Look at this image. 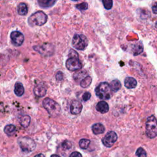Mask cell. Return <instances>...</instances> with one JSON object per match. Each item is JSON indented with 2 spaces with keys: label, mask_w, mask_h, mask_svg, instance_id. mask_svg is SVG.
Segmentation results:
<instances>
[{
  "label": "cell",
  "mask_w": 157,
  "mask_h": 157,
  "mask_svg": "<svg viewBox=\"0 0 157 157\" xmlns=\"http://www.w3.org/2000/svg\"><path fill=\"white\" fill-rule=\"evenodd\" d=\"M95 93L99 99L107 100L111 98L112 91L107 82H101L95 89Z\"/></svg>",
  "instance_id": "1"
},
{
  "label": "cell",
  "mask_w": 157,
  "mask_h": 157,
  "mask_svg": "<svg viewBox=\"0 0 157 157\" xmlns=\"http://www.w3.org/2000/svg\"><path fill=\"white\" fill-rule=\"evenodd\" d=\"M43 106L48 113L52 117H56L61 113L60 105L54 100L47 98L43 101Z\"/></svg>",
  "instance_id": "2"
},
{
  "label": "cell",
  "mask_w": 157,
  "mask_h": 157,
  "mask_svg": "<svg viewBox=\"0 0 157 157\" xmlns=\"http://www.w3.org/2000/svg\"><path fill=\"white\" fill-rule=\"evenodd\" d=\"M145 132L148 137L153 139L157 136V120L155 116H150L145 123Z\"/></svg>",
  "instance_id": "3"
},
{
  "label": "cell",
  "mask_w": 157,
  "mask_h": 157,
  "mask_svg": "<svg viewBox=\"0 0 157 157\" xmlns=\"http://www.w3.org/2000/svg\"><path fill=\"white\" fill-rule=\"evenodd\" d=\"M47 15L42 11H37L28 18L30 26H42L47 21Z\"/></svg>",
  "instance_id": "4"
},
{
  "label": "cell",
  "mask_w": 157,
  "mask_h": 157,
  "mask_svg": "<svg viewBox=\"0 0 157 157\" xmlns=\"http://www.w3.org/2000/svg\"><path fill=\"white\" fill-rule=\"evenodd\" d=\"M18 144L22 151L25 153L31 152L36 148L35 142L28 137H20L18 139Z\"/></svg>",
  "instance_id": "5"
},
{
  "label": "cell",
  "mask_w": 157,
  "mask_h": 157,
  "mask_svg": "<svg viewBox=\"0 0 157 157\" xmlns=\"http://www.w3.org/2000/svg\"><path fill=\"white\" fill-rule=\"evenodd\" d=\"M88 44V41L85 36L76 34L73 36L72 45L74 48L79 50H83L87 47Z\"/></svg>",
  "instance_id": "6"
},
{
  "label": "cell",
  "mask_w": 157,
  "mask_h": 157,
  "mask_svg": "<svg viewBox=\"0 0 157 157\" xmlns=\"http://www.w3.org/2000/svg\"><path fill=\"white\" fill-rule=\"evenodd\" d=\"M66 67L68 70L74 71L80 69L82 67V64L78 58L69 57L66 61Z\"/></svg>",
  "instance_id": "7"
},
{
  "label": "cell",
  "mask_w": 157,
  "mask_h": 157,
  "mask_svg": "<svg viewBox=\"0 0 157 157\" xmlns=\"http://www.w3.org/2000/svg\"><path fill=\"white\" fill-rule=\"evenodd\" d=\"M33 48L34 50L44 56H50L52 55L54 50L53 45L48 44H43L42 45H36L33 47Z\"/></svg>",
  "instance_id": "8"
},
{
  "label": "cell",
  "mask_w": 157,
  "mask_h": 157,
  "mask_svg": "<svg viewBox=\"0 0 157 157\" xmlns=\"http://www.w3.org/2000/svg\"><path fill=\"white\" fill-rule=\"evenodd\" d=\"M117 135L114 131L108 132L102 140V144L107 147H111L117 140Z\"/></svg>",
  "instance_id": "9"
},
{
  "label": "cell",
  "mask_w": 157,
  "mask_h": 157,
  "mask_svg": "<svg viewBox=\"0 0 157 157\" xmlns=\"http://www.w3.org/2000/svg\"><path fill=\"white\" fill-rule=\"evenodd\" d=\"M10 39L12 43L17 47L21 45L24 41L23 34L19 31H12L10 33Z\"/></svg>",
  "instance_id": "10"
},
{
  "label": "cell",
  "mask_w": 157,
  "mask_h": 157,
  "mask_svg": "<svg viewBox=\"0 0 157 157\" xmlns=\"http://www.w3.org/2000/svg\"><path fill=\"white\" fill-rule=\"evenodd\" d=\"M82 108V104L80 102L75 100L72 101L71 104L70 111L71 113L73 115H78L81 112Z\"/></svg>",
  "instance_id": "11"
},
{
  "label": "cell",
  "mask_w": 157,
  "mask_h": 157,
  "mask_svg": "<svg viewBox=\"0 0 157 157\" xmlns=\"http://www.w3.org/2000/svg\"><path fill=\"white\" fill-rule=\"evenodd\" d=\"M34 94L37 97H43L45 96L47 90L44 85L42 84H39L36 85L33 90Z\"/></svg>",
  "instance_id": "12"
},
{
  "label": "cell",
  "mask_w": 157,
  "mask_h": 157,
  "mask_svg": "<svg viewBox=\"0 0 157 157\" xmlns=\"http://www.w3.org/2000/svg\"><path fill=\"white\" fill-rule=\"evenodd\" d=\"M96 109L97 111L102 113H105L109 111V107L106 102L102 101L98 102V104L96 105Z\"/></svg>",
  "instance_id": "13"
},
{
  "label": "cell",
  "mask_w": 157,
  "mask_h": 157,
  "mask_svg": "<svg viewBox=\"0 0 157 157\" xmlns=\"http://www.w3.org/2000/svg\"><path fill=\"white\" fill-rule=\"evenodd\" d=\"M124 84L126 88L128 89H132L136 87L137 81L136 80L131 77H128L124 79Z\"/></svg>",
  "instance_id": "14"
},
{
  "label": "cell",
  "mask_w": 157,
  "mask_h": 157,
  "mask_svg": "<svg viewBox=\"0 0 157 157\" xmlns=\"http://www.w3.org/2000/svg\"><path fill=\"white\" fill-rule=\"evenodd\" d=\"M105 128L101 123H95L92 126V131L94 134H100L104 132Z\"/></svg>",
  "instance_id": "15"
},
{
  "label": "cell",
  "mask_w": 157,
  "mask_h": 157,
  "mask_svg": "<svg viewBox=\"0 0 157 157\" xmlns=\"http://www.w3.org/2000/svg\"><path fill=\"white\" fill-rule=\"evenodd\" d=\"M25 92L23 85L20 82H17L14 86V93L17 96H21Z\"/></svg>",
  "instance_id": "16"
},
{
  "label": "cell",
  "mask_w": 157,
  "mask_h": 157,
  "mask_svg": "<svg viewBox=\"0 0 157 157\" xmlns=\"http://www.w3.org/2000/svg\"><path fill=\"white\" fill-rule=\"evenodd\" d=\"M39 5L42 8H48L52 6H53L55 2L56 1L53 0H39L37 1Z\"/></svg>",
  "instance_id": "17"
},
{
  "label": "cell",
  "mask_w": 157,
  "mask_h": 157,
  "mask_svg": "<svg viewBox=\"0 0 157 157\" xmlns=\"http://www.w3.org/2000/svg\"><path fill=\"white\" fill-rule=\"evenodd\" d=\"M18 13L20 15H25L28 13V7L24 2H21L18 5L17 7Z\"/></svg>",
  "instance_id": "18"
},
{
  "label": "cell",
  "mask_w": 157,
  "mask_h": 157,
  "mask_svg": "<svg viewBox=\"0 0 157 157\" xmlns=\"http://www.w3.org/2000/svg\"><path fill=\"white\" fill-rule=\"evenodd\" d=\"M110 86L111 87L112 91L113 92H117L118 90H120L121 87V84L120 82L118 80H113V81L111 82Z\"/></svg>",
  "instance_id": "19"
},
{
  "label": "cell",
  "mask_w": 157,
  "mask_h": 157,
  "mask_svg": "<svg viewBox=\"0 0 157 157\" xmlns=\"http://www.w3.org/2000/svg\"><path fill=\"white\" fill-rule=\"evenodd\" d=\"M92 82V78L90 76L87 75L85 77H84L80 83V85L82 87V88H87L88 87Z\"/></svg>",
  "instance_id": "20"
},
{
  "label": "cell",
  "mask_w": 157,
  "mask_h": 157,
  "mask_svg": "<svg viewBox=\"0 0 157 157\" xmlns=\"http://www.w3.org/2000/svg\"><path fill=\"white\" fill-rule=\"evenodd\" d=\"M16 130V128L14 125L13 124H8L5 126L4 128V132L7 135V136H12L15 134Z\"/></svg>",
  "instance_id": "21"
},
{
  "label": "cell",
  "mask_w": 157,
  "mask_h": 157,
  "mask_svg": "<svg viewBox=\"0 0 157 157\" xmlns=\"http://www.w3.org/2000/svg\"><path fill=\"white\" fill-rule=\"evenodd\" d=\"M31 121V118L28 115H25L20 119V124L23 128H27Z\"/></svg>",
  "instance_id": "22"
},
{
  "label": "cell",
  "mask_w": 157,
  "mask_h": 157,
  "mask_svg": "<svg viewBox=\"0 0 157 157\" xmlns=\"http://www.w3.org/2000/svg\"><path fill=\"white\" fill-rule=\"evenodd\" d=\"M90 144V140L87 139H82L79 141V146L82 149H86Z\"/></svg>",
  "instance_id": "23"
},
{
  "label": "cell",
  "mask_w": 157,
  "mask_h": 157,
  "mask_svg": "<svg viewBox=\"0 0 157 157\" xmlns=\"http://www.w3.org/2000/svg\"><path fill=\"white\" fill-rule=\"evenodd\" d=\"M143 51V45L142 44L135 45L134 48H133L134 55H139Z\"/></svg>",
  "instance_id": "24"
},
{
  "label": "cell",
  "mask_w": 157,
  "mask_h": 157,
  "mask_svg": "<svg viewBox=\"0 0 157 157\" xmlns=\"http://www.w3.org/2000/svg\"><path fill=\"white\" fill-rule=\"evenodd\" d=\"M136 155L137 156V157H147V153L142 147H140L137 150Z\"/></svg>",
  "instance_id": "25"
},
{
  "label": "cell",
  "mask_w": 157,
  "mask_h": 157,
  "mask_svg": "<svg viewBox=\"0 0 157 157\" xmlns=\"http://www.w3.org/2000/svg\"><path fill=\"white\" fill-rule=\"evenodd\" d=\"M102 4H103L105 9L109 10L112 7L113 1L112 0H103Z\"/></svg>",
  "instance_id": "26"
},
{
  "label": "cell",
  "mask_w": 157,
  "mask_h": 157,
  "mask_svg": "<svg viewBox=\"0 0 157 157\" xmlns=\"http://www.w3.org/2000/svg\"><path fill=\"white\" fill-rule=\"evenodd\" d=\"M75 7L77 9H78V10H85L88 9V4L86 2H82L80 4H77Z\"/></svg>",
  "instance_id": "27"
},
{
  "label": "cell",
  "mask_w": 157,
  "mask_h": 157,
  "mask_svg": "<svg viewBox=\"0 0 157 157\" xmlns=\"http://www.w3.org/2000/svg\"><path fill=\"white\" fill-rule=\"evenodd\" d=\"M72 143L69 140H64L61 144V147L66 150L70 149L72 147Z\"/></svg>",
  "instance_id": "28"
},
{
  "label": "cell",
  "mask_w": 157,
  "mask_h": 157,
  "mask_svg": "<svg viewBox=\"0 0 157 157\" xmlns=\"http://www.w3.org/2000/svg\"><path fill=\"white\" fill-rule=\"evenodd\" d=\"M90 98H91V93L90 92H85L82 96V99L83 101H87L88 100L90 99Z\"/></svg>",
  "instance_id": "29"
},
{
  "label": "cell",
  "mask_w": 157,
  "mask_h": 157,
  "mask_svg": "<svg viewBox=\"0 0 157 157\" xmlns=\"http://www.w3.org/2000/svg\"><path fill=\"white\" fill-rule=\"evenodd\" d=\"M69 57H75V58H78V53L74 50H70L69 52Z\"/></svg>",
  "instance_id": "30"
},
{
  "label": "cell",
  "mask_w": 157,
  "mask_h": 157,
  "mask_svg": "<svg viewBox=\"0 0 157 157\" xmlns=\"http://www.w3.org/2000/svg\"><path fill=\"white\" fill-rule=\"evenodd\" d=\"M63 78V74L61 72H58L56 74V79L57 81H61Z\"/></svg>",
  "instance_id": "31"
},
{
  "label": "cell",
  "mask_w": 157,
  "mask_h": 157,
  "mask_svg": "<svg viewBox=\"0 0 157 157\" xmlns=\"http://www.w3.org/2000/svg\"><path fill=\"white\" fill-rule=\"evenodd\" d=\"M69 157H82V155H81L80 153L78 151H74L71 153Z\"/></svg>",
  "instance_id": "32"
},
{
  "label": "cell",
  "mask_w": 157,
  "mask_h": 157,
  "mask_svg": "<svg viewBox=\"0 0 157 157\" xmlns=\"http://www.w3.org/2000/svg\"><path fill=\"white\" fill-rule=\"evenodd\" d=\"M153 12L155 14H157V2H155L152 6Z\"/></svg>",
  "instance_id": "33"
},
{
  "label": "cell",
  "mask_w": 157,
  "mask_h": 157,
  "mask_svg": "<svg viewBox=\"0 0 157 157\" xmlns=\"http://www.w3.org/2000/svg\"><path fill=\"white\" fill-rule=\"evenodd\" d=\"M34 157H45L42 153H39V154H37L36 155H35Z\"/></svg>",
  "instance_id": "34"
},
{
  "label": "cell",
  "mask_w": 157,
  "mask_h": 157,
  "mask_svg": "<svg viewBox=\"0 0 157 157\" xmlns=\"http://www.w3.org/2000/svg\"><path fill=\"white\" fill-rule=\"evenodd\" d=\"M50 157H60L59 156L57 155H52Z\"/></svg>",
  "instance_id": "35"
},
{
  "label": "cell",
  "mask_w": 157,
  "mask_h": 157,
  "mask_svg": "<svg viewBox=\"0 0 157 157\" xmlns=\"http://www.w3.org/2000/svg\"><path fill=\"white\" fill-rule=\"evenodd\" d=\"M155 26H156V27L157 28V21H156V24H155Z\"/></svg>",
  "instance_id": "36"
}]
</instances>
